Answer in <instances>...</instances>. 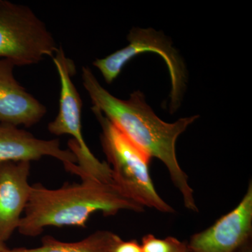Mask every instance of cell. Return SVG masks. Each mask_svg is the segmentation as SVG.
I'll use <instances>...</instances> for the list:
<instances>
[{
    "label": "cell",
    "mask_w": 252,
    "mask_h": 252,
    "mask_svg": "<svg viewBox=\"0 0 252 252\" xmlns=\"http://www.w3.org/2000/svg\"><path fill=\"white\" fill-rule=\"evenodd\" d=\"M123 210L140 212L144 208L124 196L115 186L94 179H82V183L58 189L37 184L32 186L18 230L26 236L35 237L46 226L85 228L94 212L112 216Z\"/></svg>",
    "instance_id": "obj_2"
},
{
    "label": "cell",
    "mask_w": 252,
    "mask_h": 252,
    "mask_svg": "<svg viewBox=\"0 0 252 252\" xmlns=\"http://www.w3.org/2000/svg\"><path fill=\"white\" fill-rule=\"evenodd\" d=\"M91 109L102 127L101 143L119 191L140 206L165 213L175 212L154 187L149 172L152 157L131 142L98 109Z\"/></svg>",
    "instance_id": "obj_3"
},
{
    "label": "cell",
    "mask_w": 252,
    "mask_h": 252,
    "mask_svg": "<svg viewBox=\"0 0 252 252\" xmlns=\"http://www.w3.org/2000/svg\"><path fill=\"white\" fill-rule=\"evenodd\" d=\"M109 252H142V249L135 240L124 241L118 235Z\"/></svg>",
    "instance_id": "obj_13"
},
{
    "label": "cell",
    "mask_w": 252,
    "mask_h": 252,
    "mask_svg": "<svg viewBox=\"0 0 252 252\" xmlns=\"http://www.w3.org/2000/svg\"><path fill=\"white\" fill-rule=\"evenodd\" d=\"M235 252H252V240H250L248 243L245 244Z\"/></svg>",
    "instance_id": "obj_14"
},
{
    "label": "cell",
    "mask_w": 252,
    "mask_h": 252,
    "mask_svg": "<svg viewBox=\"0 0 252 252\" xmlns=\"http://www.w3.org/2000/svg\"><path fill=\"white\" fill-rule=\"evenodd\" d=\"M43 157H54L64 166L77 163L75 155L61 149L59 140H40L16 126L0 124V162H31Z\"/></svg>",
    "instance_id": "obj_10"
},
{
    "label": "cell",
    "mask_w": 252,
    "mask_h": 252,
    "mask_svg": "<svg viewBox=\"0 0 252 252\" xmlns=\"http://www.w3.org/2000/svg\"><path fill=\"white\" fill-rule=\"evenodd\" d=\"M82 81L93 107L98 109L131 142L151 157L161 160L176 188L182 194L185 207L190 211L198 212L188 176L177 160L176 143L181 134L199 116L183 118L168 124L156 115L140 91L132 93L126 100L117 98L101 86L92 71L86 67L82 68Z\"/></svg>",
    "instance_id": "obj_1"
},
{
    "label": "cell",
    "mask_w": 252,
    "mask_h": 252,
    "mask_svg": "<svg viewBox=\"0 0 252 252\" xmlns=\"http://www.w3.org/2000/svg\"><path fill=\"white\" fill-rule=\"evenodd\" d=\"M252 184L238 206L212 226L193 235L189 252H235L252 240Z\"/></svg>",
    "instance_id": "obj_6"
},
{
    "label": "cell",
    "mask_w": 252,
    "mask_h": 252,
    "mask_svg": "<svg viewBox=\"0 0 252 252\" xmlns=\"http://www.w3.org/2000/svg\"><path fill=\"white\" fill-rule=\"evenodd\" d=\"M30 170V161L0 162V243L18 229L31 194Z\"/></svg>",
    "instance_id": "obj_8"
},
{
    "label": "cell",
    "mask_w": 252,
    "mask_h": 252,
    "mask_svg": "<svg viewBox=\"0 0 252 252\" xmlns=\"http://www.w3.org/2000/svg\"><path fill=\"white\" fill-rule=\"evenodd\" d=\"M140 245L142 252H188L187 244L173 237L159 239L147 234L142 238Z\"/></svg>",
    "instance_id": "obj_12"
},
{
    "label": "cell",
    "mask_w": 252,
    "mask_h": 252,
    "mask_svg": "<svg viewBox=\"0 0 252 252\" xmlns=\"http://www.w3.org/2000/svg\"><path fill=\"white\" fill-rule=\"evenodd\" d=\"M57 49L51 32L31 8L0 0V57L15 66L31 65L54 57Z\"/></svg>",
    "instance_id": "obj_4"
},
{
    "label": "cell",
    "mask_w": 252,
    "mask_h": 252,
    "mask_svg": "<svg viewBox=\"0 0 252 252\" xmlns=\"http://www.w3.org/2000/svg\"><path fill=\"white\" fill-rule=\"evenodd\" d=\"M117 237L115 233L107 230H99L75 243H65L46 236L39 248H6L4 252H109Z\"/></svg>",
    "instance_id": "obj_11"
},
{
    "label": "cell",
    "mask_w": 252,
    "mask_h": 252,
    "mask_svg": "<svg viewBox=\"0 0 252 252\" xmlns=\"http://www.w3.org/2000/svg\"><path fill=\"white\" fill-rule=\"evenodd\" d=\"M6 248L4 246V243H0V252H4Z\"/></svg>",
    "instance_id": "obj_15"
},
{
    "label": "cell",
    "mask_w": 252,
    "mask_h": 252,
    "mask_svg": "<svg viewBox=\"0 0 252 252\" xmlns=\"http://www.w3.org/2000/svg\"><path fill=\"white\" fill-rule=\"evenodd\" d=\"M53 61L61 81V96L59 114L56 119L50 123L48 129L54 135L72 136L81 152L86 155H91L93 154L82 135V101L72 82V78L76 72L75 64L72 60L65 56L61 46L56 50Z\"/></svg>",
    "instance_id": "obj_7"
},
{
    "label": "cell",
    "mask_w": 252,
    "mask_h": 252,
    "mask_svg": "<svg viewBox=\"0 0 252 252\" xmlns=\"http://www.w3.org/2000/svg\"></svg>",
    "instance_id": "obj_16"
},
{
    "label": "cell",
    "mask_w": 252,
    "mask_h": 252,
    "mask_svg": "<svg viewBox=\"0 0 252 252\" xmlns=\"http://www.w3.org/2000/svg\"><path fill=\"white\" fill-rule=\"evenodd\" d=\"M129 44L104 59L94 61L107 84H112L119 77L123 68L131 59L144 53L160 56L166 63L171 79L170 99L172 109L180 105L185 87V69L180 55L172 47L170 41L162 33L153 29L133 28L127 35Z\"/></svg>",
    "instance_id": "obj_5"
},
{
    "label": "cell",
    "mask_w": 252,
    "mask_h": 252,
    "mask_svg": "<svg viewBox=\"0 0 252 252\" xmlns=\"http://www.w3.org/2000/svg\"><path fill=\"white\" fill-rule=\"evenodd\" d=\"M14 67L9 60H0V124L31 127L40 122L47 109L20 85Z\"/></svg>",
    "instance_id": "obj_9"
}]
</instances>
